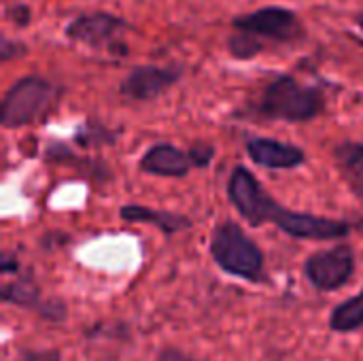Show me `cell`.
<instances>
[{
	"mask_svg": "<svg viewBox=\"0 0 363 361\" xmlns=\"http://www.w3.org/2000/svg\"><path fill=\"white\" fill-rule=\"evenodd\" d=\"M208 253L213 262L230 277L242 279L253 285H262L268 281L266 255L238 221L225 219L213 228Z\"/></svg>",
	"mask_w": 363,
	"mask_h": 361,
	"instance_id": "3",
	"label": "cell"
},
{
	"mask_svg": "<svg viewBox=\"0 0 363 361\" xmlns=\"http://www.w3.org/2000/svg\"><path fill=\"white\" fill-rule=\"evenodd\" d=\"M232 30H245L255 34L268 45H298L306 40V28L300 15L287 6L270 4L255 9L251 13L236 15L232 19Z\"/></svg>",
	"mask_w": 363,
	"mask_h": 361,
	"instance_id": "6",
	"label": "cell"
},
{
	"mask_svg": "<svg viewBox=\"0 0 363 361\" xmlns=\"http://www.w3.org/2000/svg\"><path fill=\"white\" fill-rule=\"evenodd\" d=\"M128 30H132V26L123 17L106 11H91L70 19L64 28V36L72 43L85 45L87 49L125 57L130 53V47L123 38Z\"/></svg>",
	"mask_w": 363,
	"mask_h": 361,
	"instance_id": "5",
	"label": "cell"
},
{
	"mask_svg": "<svg viewBox=\"0 0 363 361\" xmlns=\"http://www.w3.org/2000/svg\"><path fill=\"white\" fill-rule=\"evenodd\" d=\"M185 77L183 64H140L119 83V94L132 102H153L168 94Z\"/></svg>",
	"mask_w": 363,
	"mask_h": 361,
	"instance_id": "8",
	"label": "cell"
},
{
	"mask_svg": "<svg viewBox=\"0 0 363 361\" xmlns=\"http://www.w3.org/2000/svg\"><path fill=\"white\" fill-rule=\"evenodd\" d=\"M28 53V47L17 40V38H11V36H2L0 38V60L2 62H11L19 55H26Z\"/></svg>",
	"mask_w": 363,
	"mask_h": 361,
	"instance_id": "19",
	"label": "cell"
},
{
	"mask_svg": "<svg viewBox=\"0 0 363 361\" xmlns=\"http://www.w3.org/2000/svg\"><path fill=\"white\" fill-rule=\"evenodd\" d=\"M138 168H140V172L153 174V177L183 179L196 168V164L191 160L189 149L185 151L170 143H155L140 155Z\"/></svg>",
	"mask_w": 363,
	"mask_h": 361,
	"instance_id": "10",
	"label": "cell"
},
{
	"mask_svg": "<svg viewBox=\"0 0 363 361\" xmlns=\"http://www.w3.org/2000/svg\"><path fill=\"white\" fill-rule=\"evenodd\" d=\"M228 200L236 213L253 228L272 223L283 234L298 240H342L355 232V221L334 219L285 209L272 198L247 166H234L228 179Z\"/></svg>",
	"mask_w": 363,
	"mask_h": 361,
	"instance_id": "1",
	"label": "cell"
},
{
	"mask_svg": "<svg viewBox=\"0 0 363 361\" xmlns=\"http://www.w3.org/2000/svg\"><path fill=\"white\" fill-rule=\"evenodd\" d=\"M328 109L325 91L317 85L302 83L298 77L283 72L272 77L262 91L249 102L242 115L262 121L306 123L321 117Z\"/></svg>",
	"mask_w": 363,
	"mask_h": 361,
	"instance_id": "2",
	"label": "cell"
},
{
	"mask_svg": "<svg viewBox=\"0 0 363 361\" xmlns=\"http://www.w3.org/2000/svg\"><path fill=\"white\" fill-rule=\"evenodd\" d=\"M0 298L4 304H13L19 309H30V311H38L43 306V296H40V287L36 285V281L30 274H21L11 283L2 285Z\"/></svg>",
	"mask_w": 363,
	"mask_h": 361,
	"instance_id": "13",
	"label": "cell"
},
{
	"mask_svg": "<svg viewBox=\"0 0 363 361\" xmlns=\"http://www.w3.org/2000/svg\"><path fill=\"white\" fill-rule=\"evenodd\" d=\"M355 23H357V26L363 30V13H359V15L355 17Z\"/></svg>",
	"mask_w": 363,
	"mask_h": 361,
	"instance_id": "22",
	"label": "cell"
},
{
	"mask_svg": "<svg viewBox=\"0 0 363 361\" xmlns=\"http://www.w3.org/2000/svg\"><path fill=\"white\" fill-rule=\"evenodd\" d=\"M189 153L196 168H208L215 160V147L211 143H194L189 147Z\"/></svg>",
	"mask_w": 363,
	"mask_h": 361,
	"instance_id": "18",
	"label": "cell"
},
{
	"mask_svg": "<svg viewBox=\"0 0 363 361\" xmlns=\"http://www.w3.org/2000/svg\"><path fill=\"white\" fill-rule=\"evenodd\" d=\"M330 330L336 334H353L363 328V287L359 294L334 306L328 321Z\"/></svg>",
	"mask_w": 363,
	"mask_h": 361,
	"instance_id": "14",
	"label": "cell"
},
{
	"mask_svg": "<svg viewBox=\"0 0 363 361\" xmlns=\"http://www.w3.org/2000/svg\"><path fill=\"white\" fill-rule=\"evenodd\" d=\"M332 155L347 187L363 200V140H342L334 147Z\"/></svg>",
	"mask_w": 363,
	"mask_h": 361,
	"instance_id": "12",
	"label": "cell"
},
{
	"mask_svg": "<svg viewBox=\"0 0 363 361\" xmlns=\"http://www.w3.org/2000/svg\"><path fill=\"white\" fill-rule=\"evenodd\" d=\"M119 217L128 223H145V226H153L155 230H160L166 236H174L179 232H185L194 226V221L181 213H172V211H160V209H151L145 204H123L119 209Z\"/></svg>",
	"mask_w": 363,
	"mask_h": 361,
	"instance_id": "11",
	"label": "cell"
},
{
	"mask_svg": "<svg viewBox=\"0 0 363 361\" xmlns=\"http://www.w3.org/2000/svg\"><path fill=\"white\" fill-rule=\"evenodd\" d=\"M249 160L268 170H296L306 164V151L300 145L268 136H253L245 145Z\"/></svg>",
	"mask_w": 363,
	"mask_h": 361,
	"instance_id": "9",
	"label": "cell"
},
{
	"mask_svg": "<svg viewBox=\"0 0 363 361\" xmlns=\"http://www.w3.org/2000/svg\"><path fill=\"white\" fill-rule=\"evenodd\" d=\"M355 274V251L349 243H338L330 249L315 251L304 262L306 281L323 294L338 291Z\"/></svg>",
	"mask_w": 363,
	"mask_h": 361,
	"instance_id": "7",
	"label": "cell"
},
{
	"mask_svg": "<svg viewBox=\"0 0 363 361\" xmlns=\"http://www.w3.org/2000/svg\"><path fill=\"white\" fill-rule=\"evenodd\" d=\"M74 143L79 147L91 149V147H104V145H115L117 143V132L108 130L106 126L89 119L83 123V128L74 134Z\"/></svg>",
	"mask_w": 363,
	"mask_h": 361,
	"instance_id": "16",
	"label": "cell"
},
{
	"mask_svg": "<svg viewBox=\"0 0 363 361\" xmlns=\"http://www.w3.org/2000/svg\"><path fill=\"white\" fill-rule=\"evenodd\" d=\"M0 272H2L4 277L17 274V272H19V262H17V257H13L11 253H4V255H2V262H0Z\"/></svg>",
	"mask_w": 363,
	"mask_h": 361,
	"instance_id": "21",
	"label": "cell"
},
{
	"mask_svg": "<svg viewBox=\"0 0 363 361\" xmlns=\"http://www.w3.org/2000/svg\"><path fill=\"white\" fill-rule=\"evenodd\" d=\"M155 361H196L179 347H162L155 355Z\"/></svg>",
	"mask_w": 363,
	"mask_h": 361,
	"instance_id": "20",
	"label": "cell"
},
{
	"mask_svg": "<svg viewBox=\"0 0 363 361\" xmlns=\"http://www.w3.org/2000/svg\"><path fill=\"white\" fill-rule=\"evenodd\" d=\"M62 89L45 77L28 74L17 79L0 104V121L6 130L26 128L43 121L57 104Z\"/></svg>",
	"mask_w": 363,
	"mask_h": 361,
	"instance_id": "4",
	"label": "cell"
},
{
	"mask_svg": "<svg viewBox=\"0 0 363 361\" xmlns=\"http://www.w3.org/2000/svg\"><path fill=\"white\" fill-rule=\"evenodd\" d=\"M225 47H228L230 55L236 57V60H240V62L253 60V57L262 55V53L268 49L266 43H262L255 34L245 32V30H234V32L228 36Z\"/></svg>",
	"mask_w": 363,
	"mask_h": 361,
	"instance_id": "15",
	"label": "cell"
},
{
	"mask_svg": "<svg viewBox=\"0 0 363 361\" xmlns=\"http://www.w3.org/2000/svg\"><path fill=\"white\" fill-rule=\"evenodd\" d=\"M6 19L17 28H28L32 21V9L26 2H13L6 6Z\"/></svg>",
	"mask_w": 363,
	"mask_h": 361,
	"instance_id": "17",
	"label": "cell"
}]
</instances>
